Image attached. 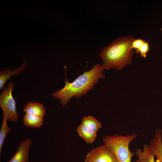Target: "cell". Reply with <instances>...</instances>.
Here are the masks:
<instances>
[{"instance_id": "cell-1", "label": "cell", "mask_w": 162, "mask_h": 162, "mask_svg": "<svg viewBox=\"0 0 162 162\" xmlns=\"http://www.w3.org/2000/svg\"><path fill=\"white\" fill-rule=\"evenodd\" d=\"M101 65L96 64L90 70L85 71L72 82L68 81L66 77L64 87L52 94L53 98L60 99V103L65 106L73 97L79 98L86 94L99 82V78L105 79Z\"/></svg>"}, {"instance_id": "cell-2", "label": "cell", "mask_w": 162, "mask_h": 162, "mask_svg": "<svg viewBox=\"0 0 162 162\" xmlns=\"http://www.w3.org/2000/svg\"><path fill=\"white\" fill-rule=\"evenodd\" d=\"M135 39L130 36L118 37L102 49L99 55L102 59L101 65L104 70H121L130 64L134 52L131 47Z\"/></svg>"}, {"instance_id": "cell-3", "label": "cell", "mask_w": 162, "mask_h": 162, "mask_svg": "<svg viewBox=\"0 0 162 162\" xmlns=\"http://www.w3.org/2000/svg\"><path fill=\"white\" fill-rule=\"evenodd\" d=\"M137 137L136 134L125 136L116 134L104 136L102 140L104 145L113 152L118 162H132L135 154L130 150L129 145Z\"/></svg>"}, {"instance_id": "cell-4", "label": "cell", "mask_w": 162, "mask_h": 162, "mask_svg": "<svg viewBox=\"0 0 162 162\" xmlns=\"http://www.w3.org/2000/svg\"><path fill=\"white\" fill-rule=\"evenodd\" d=\"M14 83H9L7 88L2 92L0 94V106L7 120L16 122L18 121V115L16 110L15 101L12 96V92Z\"/></svg>"}, {"instance_id": "cell-5", "label": "cell", "mask_w": 162, "mask_h": 162, "mask_svg": "<svg viewBox=\"0 0 162 162\" xmlns=\"http://www.w3.org/2000/svg\"><path fill=\"white\" fill-rule=\"evenodd\" d=\"M84 162H118L113 152L104 145L88 153Z\"/></svg>"}, {"instance_id": "cell-6", "label": "cell", "mask_w": 162, "mask_h": 162, "mask_svg": "<svg viewBox=\"0 0 162 162\" xmlns=\"http://www.w3.org/2000/svg\"><path fill=\"white\" fill-rule=\"evenodd\" d=\"M32 142L29 138L20 142L15 153L8 162H28L29 150Z\"/></svg>"}, {"instance_id": "cell-7", "label": "cell", "mask_w": 162, "mask_h": 162, "mask_svg": "<svg viewBox=\"0 0 162 162\" xmlns=\"http://www.w3.org/2000/svg\"><path fill=\"white\" fill-rule=\"evenodd\" d=\"M162 130L158 128L155 132L154 137L149 141V146L157 158L155 162H162Z\"/></svg>"}, {"instance_id": "cell-8", "label": "cell", "mask_w": 162, "mask_h": 162, "mask_svg": "<svg viewBox=\"0 0 162 162\" xmlns=\"http://www.w3.org/2000/svg\"><path fill=\"white\" fill-rule=\"evenodd\" d=\"M27 60L24 62L22 65L18 68H15L13 71H10L9 68L5 69L0 72V90L4 88L7 81L13 76L18 75L27 66Z\"/></svg>"}, {"instance_id": "cell-9", "label": "cell", "mask_w": 162, "mask_h": 162, "mask_svg": "<svg viewBox=\"0 0 162 162\" xmlns=\"http://www.w3.org/2000/svg\"><path fill=\"white\" fill-rule=\"evenodd\" d=\"M134 153L138 157L136 162H155L154 153L150 146L148 144L143 146L142 150L140 148H136Z\"/></svg>"}, {"instance_id": "cell-10", "label": "cell", "mask_w": 162, "mask_h": 162, "mask_svg": "<svg viewBox=\"0 0 162 162\" xmlns=\"http://www.w3.org/2000/svg\"><path fill=\"white\" fill-rule=\"evenodd\" d=\"M77 131L79 136L82 137L87 144H92L94 141L97 136V132L82 123L77 128Z\"/></svg>"}, {"instance_id": "cell-11", "label": "cell", "mask_w": 162, "mask_h": 162, "mask_svg": "<svg viewBox=\"0 0 162 162\" xmlns=\"http://www.w3.org/2000/svg\"><path fill=\"white\" fill-rule=\"evenodd\" d=\"M24 110L26 113L42 118L46 113L44 106L40 103L37 102H28L25 106Z\"/></svg>"}, {"instance_id": "cell-12", "label": "cell", "mask_w": 162, "mask_h": 162, "mask_svg": "<svg viewBox=\"0 0 162 162\" xmlns=\"http://www.w3.org/2000/svg\"><path fill=\"white\" fill-rule=\"evenodd\" d=\"M43 122V118L26 113L23 118V124L26 127H40L42 126Z\"/></svg>"}, {"instance_id": "cell-13", "label": "cell", "mask_w": 162, "mask_h": 162, "mask_svg": "<svg viewBox=\"0 0 162 162\" xmlns=\"http://www.w3.org/2000/svg\"><path fill=\"white\" fill-rule=\"evenodd\" d=\"M81 123L96 132L98 131L99 129L101 127L100 122L90 116L84 117L82 119Z\"/></svg>"}, {"instance_id": "cell-14", "label": "cell", "mask_w": 162, "mask_h": 162, "mask_svg": "<svg viewBox=\"0 0 162 162\" xmlns=\"http://www.w3.org/2000/svg\"><path fill=\"white\" fill-rule=\"evenodd\" d=\"M3 119L0 130V153H1L3 144L6 137L8 133L11 130L8 126L6 116L3 114Z\"/></svg>"}, {"instance_id": "cell-15", "label": "cell", "mask_w": 162, "mask_h": 162, "mask_svg": "<svg viewBox=\"0 0 162 162\" xmlns=\"http://www.w3.org/2000/svg\"><path fill=\"white\" fill-rule=\"evenodd\" d=\"M149 50V46L148 42H145L140 48L136 50V53H140V56L146 58L147 54Z\"/></svg>"}, {"instance_id": "cell-16", "label": "cell", "mask_w": 162, "mask_h": 162, "mask_svg": "<svg viewBox=\"0 0 162 162\" xmlns=\"http://www.w3.org/2000/svg\"><path fill=\"white\" fill-rule=\"evenodd\" d=\"M145 42L144 40L142 39H135L132 43L131 49H134L136 50H138Z\"/></svg>"}, {"instance_id": "cell-17", "label": "cell", "mask_w": 162, "mask_h": 162, "mask_svg": "<svg viewBox=\"0 0 162 162\" xmlns=\"http://www.w3.org/2000/svg\"><path fill=\"white\" fill-rule=\"evenodd\" d=\"M161 30L162 31V28H161Z\"/></svg>"}, {"instance_id": "cell-18", "label": "cell", "mask_w": 162, "mask_h": 162, "mask_svg": "<svg viewBox=\"0 0 162 162\" xmlns=\"http://www.w3.org/2000/svg\"></svg>"}]
</instances>
